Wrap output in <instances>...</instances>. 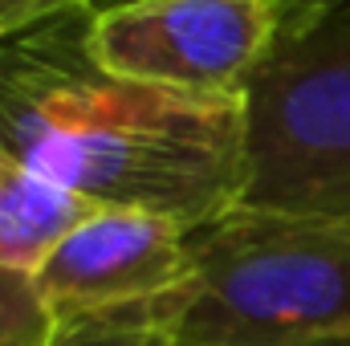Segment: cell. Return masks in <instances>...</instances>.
Masks as SVG:
<instances>
[{"instance_id": "obj_4", "label": "cell", "mask_w": 350, "mask_h": 346, "mask_svg": "<svg viewBox=\"0 0 350 346\" xmlns=\"http://www.w3.org/2000/svg\"><path fill=\"white\" fill-rule=\"evenodd\" d=\"M45 346H175L191 289L187 232L143 212H98L33 273Z\"/></svg>"}, {"instance_id": "obj_2", "label": "cell", "mask_w": 350, "mask_h": 346, "mask_svg": "<svg viewBox=\"0 0 350 346\" xmlns=\"http://www.w3.org/2000/svg\"><path fill=\"white\" fill-rule=\"evenodd\" d=\"M187 257L175 346H350V224L237 204Z\"/></svg>"}, {"instance_id": "obj_10", "label": "cell", "mask_w": 350, "mask_h": 346, "mask_svg": "<svg viewBox=\"0 0 350 346\" xmlns=\"http://www.w3.org/2000/svg\"><path fill=\"white\" fill-rule=\"evenodd\" d=\"M330 4H350V0H330Z\"/></svg>"}, {"instance_id": "obj_5", "label": "cell", "mask_w": 350, "mask_h": 346, "mask_svg": "<svg viewBox=\"0 0 350 346\" xmlns=\"http://www.w3.org/2000/svg\"><path fill=\"white\" fill-rule=\"evenodd\" d=\"M330 0H131L90 21L94 57L126 78L245 98L281 37Z\"/></svg>"}, {"instance_id": "obj_1", "label": "cell", "mask_w": 350, "mask_h": 346, "mask_svg": "<svg viewBox=\"0 0 350 346\" xmlns=\"http://www.w3.org/2000/svg\"><path fill=\"white\" fill-rule=\"evenodd\" d=\"M94 8L0 41V151L106 212L196 232L245 200V98L191 94L106 70Z\"/></svg>"}, {"instance_id": "obj_8", "label": "cell", "mask_w": 350, "mask_h": 346, "mask_svg": "<svg viewBox=\"0 0 350 346\" xmlns=\"http://www.w3.org/2000/svg\"><path fill=\"white\" fill-rule=\"evenodd\" d=\"M66 8H94V0H0V41L25 33Z\"/></svg>"}, {"instance_id": "obj_7", "label": "cell", "mask_w": 350, "mask_h": 346, "mask_svg": "<svg viewBox=\"0 0 350 346\" xmlns=\"http://www.w3.org/2000/svg\"><path fill=\"white\" fill-rule=\"evenodd\" d=\"M49 306L33 273L0 265V346H45Z\"/></svg>"}, {"instance_id": "obj_9", "label": "cell", "mask_w": 350, "mask_h": 346, "mask_svg": "<svg viewBox=\"0 0 350 346\" xmlns=\"http://www.w3.org/2000/svg\"><path fill=\"white\" fill-rule=\"evenodd\" d=\"M118 4H131V0H94V12H102V8H118Z\"/></svg>"}, {"instance_id": "obj_6", "label": "cell", "mask_w": 350, "mask_h": 346, "mask_svg": "<svg viewBox=\"0 0 350 346\" xmlns=\"http://www.w3.org/2000/svg\"><path fill=\"white\" fill-rule=\"evenodd\" d=\"M98 212L106 208L49 183L45 175L0 151V265L37 273L45 257Z\"/></svg>"}, {"instance_id": "obj_3", "label": "cell", "mask_w": 350, "mask_h": 346, "mask_svg": "<svg viewBox=\"0 0 350 346\" xmlns=\"http://www.w3.org/2000/svg\"><path fill=\"white\" fill-rule=\"evenodd\" d=\"M249 208L350 224V4L293 25L245 90Z\"/></svg>"}]
</instances>
